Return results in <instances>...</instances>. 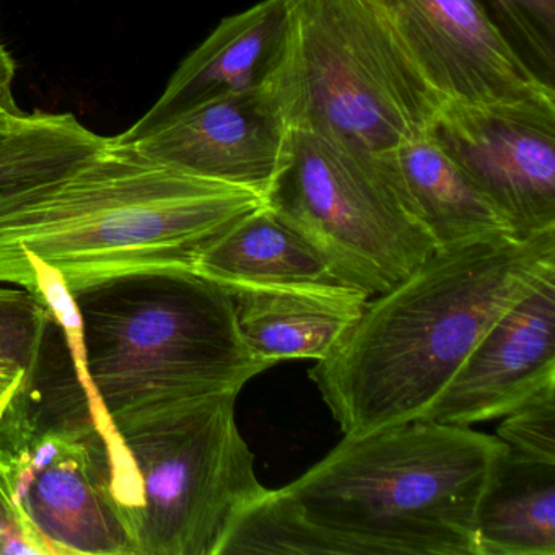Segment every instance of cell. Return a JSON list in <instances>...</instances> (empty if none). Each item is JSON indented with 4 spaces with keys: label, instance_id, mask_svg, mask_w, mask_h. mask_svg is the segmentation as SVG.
Wrapping results in <instances>:
<instances>
[{
    "label": "cell",
    "instance_id": "ba28073f",
    "mask_svg": "<svg viewBox=\"0 0 555 555\" xmlns=\"http://www.w3.org/2000/svg\"><path fill=\"white\" fill-rule=\"evenodd\" d=\"M268 206L318 253L340 284L385 294L437 251L395 154L370 155L292 131L291 160Z\"/></svg>",
    "mask_w": 555,
    "mask_h": 555
},
{
    "label": "cell",
    "instance_id": "3957f363",
    "mask_svg": "<svg viewBox=\"0 0 555 555\" xmlns=\"http://www.w3.org/2000/svg\"><path fill=\"white\" fill-rule=\"evenodd\" d=\"M66 326L103 417L212 392L269 369L249 350L229 291L194 269L157 268L34 291Z\"/></svg>",
    "mask_w": 555,
    "mask_h": 555
},
{
    "label": "cell",
    "instance_id": "e0dca14e",
    "mask_svg": "<svg viewBox=\"0 0 555 555\" xmlns=\"http://www.w3.org/2000/svg\"><path fill=\"white\" fill-rule=\"evenodd\" d=\"M395 157L412 206L438 249L513 235L502 214L430 134L409 142Z\"/></svg>",
    "mask_w": 555,
    "mask_h": 555
},
{
    "label": "cell",
    "instance_id": "d6986e66",
    "mask_svg": "<svg viewBox=\"0 0 555 555\" xmlns=\"http://www.w3.org/2000/svg\"><path fill=\"white\" fill-rule=\"evenodd\" d=\"M344 554L343 547L301 516L281 489H266L240 509L227 528L217 555Z\"/></svg>",
    "mask_w": 555,
    "mask_h": 555
},
{
    "label": "cell",
    "instance_id": "603a6c76",
    "mask_svg": "<svg viewBox=\"0 0 555 555\" xmlns=\"http://www.w3.org/2000/svg\"><path fill=\"white\" fill-rule=\"evenodd\" d=\"M15 61L8 48L0 43V125L15 121L25 115L15 102L14 86Z\"/></svg>",
    "mask_w": 555,
    "mask_h": 555
},
{
    "label": "cell",
    "instance_id": "ac0fdd59",
    "mask_svg": "<svg viewBox=\"0 0 555 555\" xmlns=\"http://www.w3.org/2000/svg\"><path fill=\"white\" fill-rule=\"evenodd\" d=\"M108 141L73 113H25L0 125V204L63 177Z\"/></svg>",
    "mask_w": 555,
    "mask_h": 555
},
{
    "label": "cell",
    "instance_id": "2e32d148",
    "mask_svg": "<svg viewBox=\"0 0 555 555\" xmlns=\"http://www.w3.org/2000/svg\"><path fill=\"white\" fill-rule=\"evenodd\" d=\"M477 555H555V464L506 448L476 512Z\"/></svg>",
    "mask_w": 555,
    "mask_h": 555
},
{
    "label": "cell",
    "instance_id": "ffe728a7",
    "mask_svg": "<svg viewBox=\"0 0 555 555\" xmlns=\"http://www.w3.org/2000/svg\"><path fill=\"white\" fill-rule=\"evenodd\" d=\"M490 17L532 73L554 87L555 0H487ZM555 89V87H554Z\"/></svg>",
    "mask_w": 555,
    "mask_h": 555
},
{
    "label": "cell",
    "instance_id": "8992f818",
    "mask_svg": "<svg viewBox=\"0 0 555 555\" xmlns=\"http://www.w3.org/2000/svg\"><path fill=\"white\" fill-rule=\"evenodd\" d=\"M288 35L274 76L292 131L391 155L430 131L447 100L370 0H285Z\"/></svg>",
    "mask_w": 555,
    "mask_h": 555
},
{
    "label": "cell",
    "instance_id": "9c48e42d",
    "mask_svg": "<svg viewBox=\"0 0 555 555\" xmlns=\"http://www.w3.org/2000/svg\"><path fill=\"white\" fill-rule=\"evenodd\" d=\"M428 134L516 238L555 229V106L447 100Z\"/></svg>",
    "mask_w": 555,
    "mask_h": 555
},
{
    "label": "cell",
    "instance_id": "30bf717a",
    "mask_svg": "<svg viewBox=\"0 0 555 555\" xmlns=\"http://www.w3.org/2000/svg\"><path fill=\"white\" fill-rule=\"evenodd\" d=\"M422 76L473 105L555 106V89L516 53L482 0H370Z\"/></svg>",
    "mask_w": 555,
    "mask_h": 555
},
{
    "label": "cell",
    "instance_id": "9a60e30c",
    "mask_svg": "<svg viewBox=\"0 0 555 555\" xmlns=\"http://www.w3.org/2000/svg\"><path fill=\"white\" fill-rule=\"evenodd\" d=\"M193 269L220 285L340 284L268 203L207 245Z\"/></svg>",
    "mask_w": 555,
    "mask_h": 555
},
{
    "label": "cell",
    "instance_id": "8fae6325",
    "mask_svg": "<svg viewBox=\"0 0 555 555\" xmlns=\"http://www.w3.org/2000/svg\"><path fill=\"white\" fill-rule=\"evenodd\" d=\"M132 145L152 160L268 201L291 160L292 128L272 77L259 89L204 103Z\"/></svg>",
    "mask_w": 555,
    "mask_h": 555
},
{
    "label": "cell",
    "instance_id": "44dd1931",
    "mask_svg": "<svg viewBox=\"0 0 555 555\" xmlns=\"http://www.w3.org/2000/svg\"><path fill=\"white\" fill-rule=\"evenodd\" d=\"M51 310L27 288L0 287V369L28 373L38 362Z\"/></svg>",
    "mask_w": 555,
    "mask_h": 555
},
{
    "label": "cell",
    "instance_id": "7a4b0ae2",
    "mask_svg": "<svg viewBox=\"0 0 555 555\" xmlns=\"http://www.w3.org/2000/svg\"><path fill=\"white\" fill-rule=\"evenodd\" d=\"M253 191L152 160L109 138L63 177L0 204V282L34 291L141 269L188 268L264 206Z\"/></svg>",
    "mask_w": 555,
    "mask_h": 555
},
{
    "label": "cell",
    "instance_id": "5b68a950",
    "mask_svg": "<svg viewBox=\"0 0 555 555\" xmlns=\"http://www.w3.org/2000/svg\"><path fill=\"white\" fill-rule=\"evenodd\" d=\"M0 487L47 555H138V477L54 314L0 409Z\"/></svg>",
    "mask_w": 555,
    "mask_h": 555
},
{
    "label": "cell",
    "instance_id": "5bb4252c",
    "mask_svg": "<svg viewBox=\"0 0 555 555\" xmlns=\"http://www.w3.org/2000/svg\"><path fill=\"white\" fill-rule=\"evenodd\" d=\"M249 350L269 366L336 350L369 301L344 284L223 285Z\"/></svg>",
    "mask_w": 555,
    "mask_h": 555
},
{
    "label": "cell",
    "instance_id": "6da1fadb",
    "mask_svg": "<svg viewBox=\"0 0 555 555\" xmlns=\"http://www.w3.org/2000/svg\"><path fill=\"white\" fill-rule=\"evenodd\" d=\"M555 268V229L437 249L366 301L352 330L310 370L344 437L425 421L480 337Z\"/></svg>",
    "mask_w": 555,
    "mask_h": 555
},
{
    "label": "cell",
    "instance_id": "cb8c5ba5",
    "mask_svg": "<svg viewBox=\"0 0 555 555\" xmlns=\"http://www.w3.org/2000/svg\"><path fill=\"white\" fill-rule=\"evenodd\" d=\"M24 373L14 370L0 369V409L8 404L15 389L21 385Z\"/></svg>",
    "mask_w": 555,
    "mask_h": 555
},
{
    "label": "cell",
    "instance_id": "277c9868",
    "mask_svg": "<svg viewBox=\"0 0 555 555\" xmlns=\"http://www.w3.org/2000/svg\"><path fill=\"white\" fill-rule=\"evenodd\" d=\"M469 425L346 437L282 492L344 555H477L476 512L506 451Z\"/></svg>",
    "mask_w": 555,
    "mask_h": 555
},
{
    "label": "cell",
    "instance_id": "4fadbf2b",
    "mask_svg": "<svg viewBox=\"0 0 555 555\" xmlns=\"http://www.w3.org/2000/svg\"><path fill=\"white\" fill-rule=\"evenodd\" d=\"M287 35L285 0H262L223 18L180 64L158 102L116 139L134 144L204 103L271 82L284 60Z\"/></svg>",
    "mask_w": 555,
    "mask_h": 555
},
{
    "label": "cell",
    "instance_id": "7c38bea8",
    "mask_svg": "<svg viewBox=\"0 0 555 555\" xmlns=\"http://www.w3.org/2000/svg\"><path fill=\"white\" fill-rule=\"evenodd\" d=\"M555 383V268L512 305L464 360L425 422L502 418Z\"/></svg>",
    "mask_w": 555,
    "mask_h": 555
},
{
    "label": "cell",
    "instance_id": "52a82bcc",
    "mask_svg": "<svg viewBox=\"0 0 555 555\" xmlns=\"http://www.w3.org/2000/svg\"><path fill=\"white\" fill-rule=\"evenodd\" d=\"M238 395L177 399L112 421L138 477V555H217L236 513L264 492L236 425Z\"/></svg>",
    "mask_w": 555,
    "mask_h": 555
},
{
    "label": "cell",
    "instance_id": "7402d4cb",
    "mask_svg": "<svg viewBox=\"0 0 555 555\" xmlns=\"http://www.w3.org/2000/svg\"><path fill=\"white\" fill-rule=\"evenodd\" d=\"M496 437L519 456L555 464V383L503 415Z\"/></svg>",
    "mask_w": 555,
    "mask_h": 555
}]
</instances>
